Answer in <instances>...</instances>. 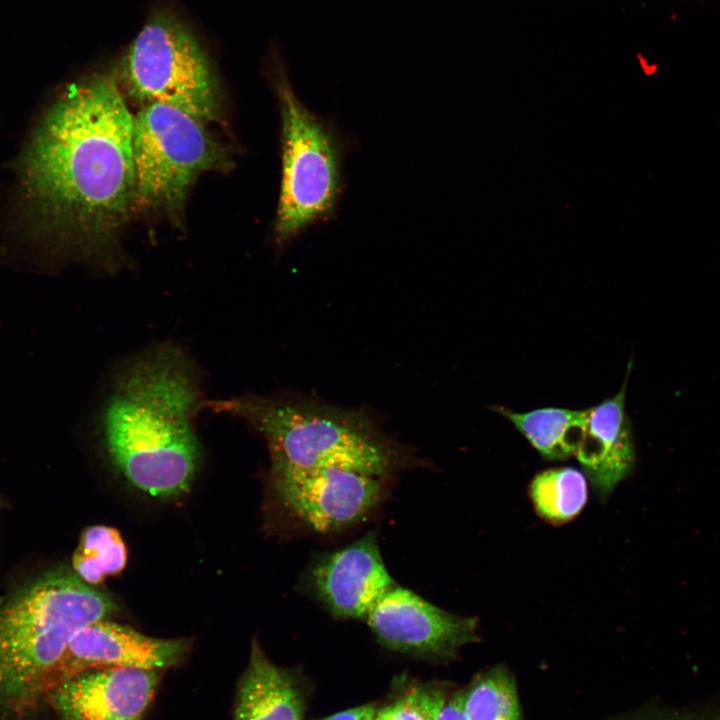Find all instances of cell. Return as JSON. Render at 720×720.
Listing matches in <instances>:
<instances>
[{
	"label": "cell",
	"instance_id": "52a82bcc",
	"mask_svg": "<svg viewBox=\"0 0 720 720\" xmlns=\"http://www.w3.org/2000/svg\"><path fill=\"white\" fill-rule=\"evenodd\" d=\"M136 207L177 215L200 174L223 167L224 148L190 115L146 104L133 117Z\"/></svg>",
	"mask_w": 720,
	"mask_h": 720
},
{
	"label": "cell",
	"instance_id": "7c38bea8",
	"mask_svg": "<svg viewBox=\"0 0 720 720\" xmlns=\"http://www.w3.org/2000/svg\"><path fill=\"white\" fill-rule=\"evenodd\" d=\"M311 582L318 598L337 617H366L394 586L373 533L322 556Z\"/></svg>",
	"mask_w": 720,
	"mask_h": 720
},
{
	"label": "cell",
	"instance_id": "44dd1931",
	"mask_svg": "<svg viewBox=\"0 0 720 720\" xmlns=\"http://www.w3.org/2000/svg\"><path fill=\"white\" fill-rule=\"evenodd\" d=\"M641 720H720V714L713 710L679 711Z\"/></svg>",
	"mask_w": 720,
	"mask_h": 720
},
{
	"label": "cell",
	"instance_id": "5bb4252c",
	"mask_svg": "<svg viewBox=\"0 0 720 720\" xmlns=\"http://www.w3.org/2000/svg\"><path fill=\"white\" fill-rule=\"evenodd\" d=\"M305 693L296 674L272 663L257 640L235 693L233 720H304Z\"/></svg>",
	"mask_w": 720,
	"mask_h": 720
},
{
	"label": "cell",
	"instance_id": "9c48e42d",
	"mask_svg": "<svg viewBox=\"0 0 720 720\" xmlns=\"http://www.w3.org/2000/svg\"><path fill=\"white\" fill-rule=\"evenodd\" d=\"M385 647L430 660H447L478 639L477 619L447 612L411 590L393 587L366 615Z\"/></svg>",
	"mask_w": 720,
	"mask_h": 720
},
{
	"label": "cell",
	"instance_id": "e0dca14e",
	"mask_svg": "<svg viewBox=\"0 0 720 720\" xmlns=\"http://www.w3.org/2000/svg\"><path fill=\"white\" fill-rule=\"evenodd\" d=\"M127 563V549L118 530L97 525L86 529L72 557L74 573L95 585L120 573Z\"/></svg>",
	"mask_w": 720,
	"mask_h": 720
},
{
	"label": "cell",
	"instance_id": "d4e9b609",
	"mask_svg": "<svg viewBox=\"0 0 720 720\" xmlns=\"http://www.w3.org/2000/svg\"><path fill=\"white\" fill-rule=\"evenodd\" d=\"M373 720H378V719H377L376 716H375V718H374Z\"/></svg>",
	"mask_w": 720,
	"mask_h": 720
},
{
	"label": "cell",
	"instance_id": "30bf717a",
	"mask_svg": "<svg viewBox=\"0 0 720 720\" xmlns=\"http://www.w3.org/2000/svg\"><path fill=\"white\" fill-rule=\"evenodd\" d=\"M162 671L95 668L55 685L46 699L59 720H143Z\"/></svg>",
	"mask_w": 720,
	"mask_h": 720
},
{
	"label": "cell",
	"instance_id": "d6986e66",
	"mask_svg": "<svg viewBox=\"0 0 720 720\" xmlns=\"http://www.w3.org/2000/svg\"><path fill=\"white\" fill-rule=\"evenodd\" d=\"M445 702L442 689L416 688L384 710L391 720H434Z\"/></svg>",
	"mask_w": 720,
	"mask_h": 720
},
{
	"label": "cell",
	"instance_id": "8992f818",
	"mask_svg": "<svg viewBox=\"0 0 720 720\" xmlns=\"http://www.w3.org/2000/svg\"><path fill=\"white\" fill-rule=\"evenodd\" d=\"M127 93L143 104H163L203 121L221 113L217 80L206 53L172 13L153 14L119 64Z\"/></svg>",
	"mask_w": 720,
	"mask_h": 720
},
{
	"label": "cell",
	"instance_id": "ffe728a7",
	"mask_svg": "<svg viewBox=\"0 0 720 720\" xmlns=\"http://www.w3.org/2000/svg\"><path fill=\"white\" fill-rule=\"evenodd\" d=\"M465 691L456 692L446 700L434 720H461L465 715Z\"/></svg>",
	"mask_w": 720,
	"mask_h": 720
},
{
	"label": "cell",
	"instance_id": "9a60e30c",
	"mask_svg": "<svg viewBox=\"0 0 720 720\" xmlns=\"http://www.w3.org/2000/svg\"><path fill=\"white\" fill-rule=\"evenodd\" d=\"M495 410L508 419L545 459L563 460L575 455L585 423V409L545 407L515 412L497 407Z\"/></svg>",
	"mask_w": 720,
	"mask_h": 720
},
{
	"label": "cell",
	"instance_id": "5b68a950",
	"mask_svg": "<svg viewBox=\"0 0 720 720\" xmlns=\"http://www.w3.org/2000/svg\"><path fill=\"white\" fill-rule=\"evenodd\" d=\"M270 79L281 118V184L274 237L278 246L335 214L342 188V146L334 129L297 97L282 58Z\"/></svg>",
	"mask_w": 720,
	"mask_h": 720
},
{
	"label": "cell",
	"instance_id": "8fae6325",
	"mask_svg": "<svg viewBox=\"0 0 720 720\" xmlns=\"http://www.w3.org/2000/svg\"><path fill=\"white\" fill-rule=\"evenodd\" d=\"M188 650V642L184 639L150 637L130 627L99 620L82 628L70 640L52 672L49 690L89 669L162 671L178 665Z\"/></svg>",
	"mask_w": 720,
	"mask_h": 720
},
{
	"label": "cell",
	"instance_id": "cb8c5ba5",
	"mask_svg": "<svg viewBox=\"0 0 720 720\" xmlns=\"http://www.w3.org/2000/svg\"><path fill=\"white\" fill-rule=\"evenodd\" d=\"M4 598H5V597L0 596V605H1V603L3 602Z\"/></svg>",
	"mask_w": 720,
	"mask_h": 720
},
{
	"label": "cell",
	"instance_id": "7a4b0ae2",
	"mask_svg": "<svg viewBox=\"0 0 720 720\" xmlns=\"http://www.w3.org/2000/svg\"><path fill=\"white\" fill-rule=\"evenodd\" d=\"M202 404L197 372L181 351L164 345L137 357L115 378L100 413L111 461L151 496L185 492L199 464L193 421Z\"/></svg>",
	"mask_w": 720,
	"mask_h": 720
},
{
	"label": "cell",
	"instance_id": "277c9868",
	"mask_svg": "<svg viewBox=\"0 0 720 720\" xmlns=\"http://www.w3.org/2000/svg\"><path fill=\"white\" fill-rule=\"evenodd\" d=\"M202 407L250 424L266 440L274 465L340 468L380 477L398 457L396 448L363 410L260 396L209 401Z\"/></svg>",
	"mask_w": 720,
	"mask_h": 720
},
{
	"label": "cell",
	"instance_id": "4fadbf2b",
	"mask_svg": "<svg viewBox=\"0 0 720 720\" xmlns=\"http://www.w3.org/2000/svg\"><path fill=\"white\" fill-rule=\"evenodd\" d=\"M630 371L631 363L617 394L585 409V423L575 452L601 497H606L631 472L635 461L631 425L625 411Z\"/></svg>",
	"mask_w": 720,
	"mask_h": 720
},
{
	"label": "cell",
	"instance_id": "3957f363",
	"mask_svg": "<svg viewBox=\"0 0 720 720\" xmlns=\"http://www.w3.org/2000/svg\"><path fill=\"white\" fill-rule=\"evenodd\" d=\"M116 610L64 569L48 571L0 605V714L23 717L46 699L52 672L74 635Z\"/></svg>",
	"mask_w": 720,
	"mask_h": 720
},
{
	"label": "cell",
	"instance_id": "2e32d148",
	"mask_svg": "<svg viewBox=\"0 0 720 720\" xmlns=\"http://www.w3.org/2000/svg\"><path fill=\"white\" fill-rule=\"evenodd\" d=\"M587 492L585 475L573 467L544 470L530 485V495L538 514L558 523L574 518L582 510Z\"/></svg>",
	"mask_w": 720,
	"mask_h": 720
},
{
	"label": "cell",
	"instance_id": "ac0fdd59",
	"mask_svg": "<svg viewBox=\"0 0 720 720\" xmlns=\"http://www.w3.org/2000/svg\"><path fill=\"white\" fill-rule=\"evenodd\" d=\"M468 720H521L515 681L503 666L480 674L465 691Z\"/></svg>",
	"mask_w": 720,
	"mask_h": 720
},
{
	"label": "cell",
	"instance_id": "6da1fadb",
	"mask_svg": "<svg viewBox=\"0 0 720 720\" xmlns=\"http://www.w3.org/2000/svg\"><path fill=\"white\" fill-rule=\"evenodd\" d=\"M133 116L117 80L94 73L68 85L19 161L36 223L85 252L103 250L136 208Z\"/></svg>",
	"mask_w": 720,
	"mask_h": 720
},
{
	"label": "cell",
	"instance_id": "603a6c76",
	"mask_svg": "<svg viewBox=\"0 0 720 720\" xmlns=\"http://www.w3.org/2000/svg\"><path fill=\"white\" fill-rule=\"evenodd\" d=\"M376 718L378 720H391L390 717L388 716L387 712L384 709H382L381 711H379L376 714Z\"/></svg>",
	"mask_w": 720,
	"mask_h": 720
},
{
	"label": "cell",
	"instance_id": "7402d4cb",
	"mask_svg": "<svg viewBox=\"0 0 720 720\" xmlns=\"http://www.w3.org/2000/svg\"><path fill=\"white\" fill-rule=\"evenodd\" d=\"M376 710L372 705H364L335 713L322 720H373Z\"/></svg>",
	"mask_w": 720,
	"mask_h": 720
},
{
	"label": "cell",
	"instance_id": "ba28073f",
	"mask_svg": "<svg viewBox=\"0 0 720 720\" xmlns=\"http://www.w3.org/2000/svg\"><path fill=\"white\" fill-rule=\"evenodd\" d=\"M270 483L281 506L317 532L363 518L380 500L377 476L340 468L299 469L271 464Z\"/></svg>",
	"mask_w": 720,
	"mask_h": 720
}]
</instances>
